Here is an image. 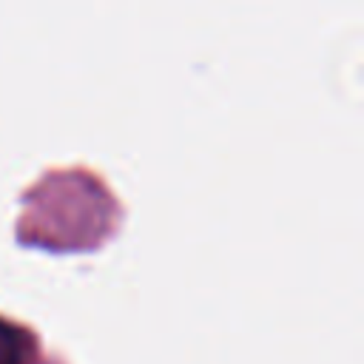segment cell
I'll list each match as a JSON object with an SVG mask.
<instances>
[{"instance_id":"6da1fadb","label":"cell","mask_w":364,"mask_h":364,"mask_svg":"<svg viewBox=\"0 0 364 364\" xmlns=\"http://www.w3.org/2000/svg\"><path fill=\"white\" fill-rule=\"evenodd\" d=\"M31 355L34 338L23 327L0 318V364H28Z\"/></svg>"}]
</instances>
